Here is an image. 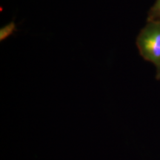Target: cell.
Wrapping results in <instances>:
<instances>
[{
  "instance_id": "6da1fadb",
  "label": "cell",
  "mask_w": 160,
  "mask_h": 160,
  "mask_svg": "<svg viewBox=\"0 0 160 160\" xmlns=\"http://www.w3.org/2000/svg\"><path fill=\"white\" fill-rule=\"evenodd\" d=\"M137 39V46L143 59L157 68V79H160V20L147 21Z\"/></svg>"
},
{
  "instance_id": "7a4b0ae2",
  "label": "cell",
  "mask_w": 160,
  "mask_h": 160,
  "mask_svg": "<svg viewBox=\"0 0 160 160\" xmlns=\"http://www.w3.org/2000/svg\"><path fill=\"white\" fill-rule=\"evenodd\" d=\"M153 20H160V0H157L149 11L147 21Z\"/></svg>"
}]
</instances>
